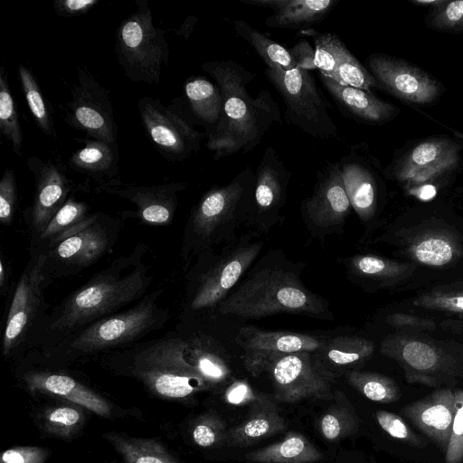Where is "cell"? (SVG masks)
<instances>
[{
	"mask_svg": "<svg viewBox=\"0 0 463 463\" xmlns=\"http://www.w3.org/2000/svg\"><path fill=\"white\" fill-rule=\"evenodd\" d=\"M147 245L115 259L39 319L24 350L43 351L78 329L119 312L147 293L153 277L145 262Z\"/></svg>",
	"mask_w": 463,
	"mask_h": 463,
	"instance_id": "1",
	"label": "cell"
},
{
	"mask_svg": "<svg viewBox=\"0 0 463 463\" xmlns=\"http://www.w3.org/2000/svg\"><path fill=\"white\" fill-rule=\"evenodd\" d=\"M303 266L290 261L280 250H270L252 265L217 311L244 318L290 313L333 320L328 301L303 283Z\"/></svg>",
	"mask_w": 463,
	"mask_h": 463,
	"instance_id": "2",
	"label": "cell"
},
{
	"mask_svg": "<svg viewBox=\"0 0 463 463\" xmlns=\"http://www.w3.org/2000/svg\"><path fill=\"white\" fill-rule=\"evenodd\" d=\"M219 86L222 95V114L206 146L219 160L254 149L266 133L281 123L279 108L271 93L261 90L256 98L247 91L254 74L232 60L211 61L202 64Z\"/></svg>",
	"mask_w": 463,
	"mask_h": 463,
	"instance_id": "3",
	"label": "cell"
},
{
	"mask_svg": "<svg viewBox=\"0 0 463 463\" xmlns=\"http://www.w3.org/2000/svg\"><path fill=\"white\" fill-rule=\"evenodd\" d=\"M256 175L250 165L228 184L213 185L192 207L187 218L180 258L184 272L202 254L236 240L247 224Z\"/></svg>",
	"mask_w": 463,
	"mask_h": 463,
	"instance_id": "4",
	"label": "cell"
},
{
	"mask_svg": "<svg viewBox=\"0 0 463 463\" xmlns=\"http://www.w3.org/2000/svg\"><path fill=\"white\" fill-rule=\"evenodd\" d=\"M249 232L200 255L185 271L181 323L184 327L208 316L227 298L256 262L265 242Z\"/></svg>",
	"mask_w": 463,
	"mask_h": 463,
	"instance_id": "5",
	"label": "cell"
},
{
	"mask_svg": "<svg viewBox=\"0 0 463 463\" xmlns=\"http://www.w3.org/2000/svg\"><path fill=\"white\" fill-rule=\"evenodd\" d=\"M163 291L157 288L130 308L89 324L39 353L46 361L66 364L138 343L170 319L168 308L159 305Z\"/></svg>",
	"mask_w": 463,
	"mask_h": 463,
	"instance_id": "6",
	"label": "cell"
},
{
	"mask_svg": "<svg viewBox=\"0 0 463 463\" xmlns=\"http://www.w3.org/2000/svg\"><path fill=\"white\" fill-rule=\"evenodd\" d=\"M185 347L184 336L176 330L118 349L106 360L124 367L156 396L184 399L212 388L188 362Z\"/></svg>",
	"mask_w": 463,
	"mask_h": 463,
	"instance_id": "7",
	"label": "cell"
},
{
	"mask_svg": "<svg viewBox=\"0 0 463 463\" xmlns=\"http://www.w3.org/2000/svg\"><path fill=\"white\" fill-rule=\"evenodd\" d=\"M122 224L120 217L97 212L63 233L41 253L46 287L82 271L110 253Z\"/></svg>",
	"mask_w": 463,
	"mask_h": 463,
	"instance_id": "8",
	"label": "cell"
},
{
	"mask_svg": "<svg viewBox=\"0 0 463 463\" xmlns=\"http://www.w3.org/2000/svg\"><path fill=\"white\" fill-rule=\"evenodd\" d=\"M137 10L121 21L115 34L117 60L132 81L157 85L169 62L165 32L154 25L146 0H135Z\"/></svg>",
	"mask_w": 463,
	"mask_h": 463,
	"instance_id": "9",
	"label": "cell"
},
{
	"mask_svg": "<svg viewBox=\"0 0 463 463\" xmlns=\"http://www.w3.org/2000/svg\"><path fill=\"white\" fill-rule=\"evenodd\" d=\"M264 74L281 96L287 122L318 139L337 136L328 104L309 71L266 68Z\"/></svg>",
	"mask_w": 463,
	"mask_h": 463,
	"instance_id": "10",
	"label": "cell"
},
{
	"mask_svg": "<svg viewBox=\"0 0 463 463\" xmlns=\"http://www.w3.org/2000/svg\"><path fill=\"white\" fill-rule=\"evenodd\" d=\"M45 288L43 257L30 254L10 299L2 336L4 357L9 358L24 351L33 328L47 312Z\"/></svg>",
	"mask_w": 463,
	"mask_h": 463,
	"instance_id": "11",
	"label": "cell"
},
{
	"mask_svg": "<svg viewBox=\"0 0 463 463\" xmlns=\"http://www.w3.org/2000/svg\"><path fill=\"white\" fill-rule=\"evenodd\" d=\"M142 126L156 149L169 161H184L200 148L206 133L199 131L185 114L165 107L159 99L137 101Z\"/></svg>",
	"mask_w": 463,
	"mask_h": 463,
	"instance_id": "12",
	"label": "cell"
},
{
	"mask_svg": "<svg viewBox=\"0 0 463 463\" xmlns=\"http://www.w3.org/2000/svg\"><path fill=\"white\" fill-rule=\"evenodd\" d=\"M63 111L67 124L86 137L117 144L118 126L110 92L86 68L77 67L71 99Z\"/></svg>",
	"mask_w": 463,
	"mask_h": 463,
	"instance_id": "13",
	"label": "cell"
},
{
	"mask_svg": "<svg viewBox=\"0 0 463 463\" xmlns=\"http://www.w3.org/2000/svg\"><path fill=\"white\" fill-rule=\"evenodd\" d=\"M351 209L339 162H326L317 174L311 195L300 205L307 229L317 238L342 234Z\"/></svg>",
	"mask_w": 463,
	"mask_h": 463,
	"instance_id": "14",
	"label": "cell"
},
{
	"mask_svg": "<svg viewBox=\"0 0 463 463\" xmlns=\"http://www.w3.org/2000/svg\"><path fill=\"white\" fill-rule=\"evenodd\" d=\"M253 198L246 226L260 235L269 233L282 222L291 173L277 150H264L255 171Z\"/></svg>",
	"mask_w": 463,
	"mask_h": 463,
	"instance_id": "15",
	"label": "cell"
},
{
	"mask_svg": "<svg viewBox=\"0 0 463 463\" xmlns=\"http://www.w3.org/2000/svg\"><path fill=\"white\" fill-rule=\"evenodd\" d=\"M26 164L34 177L35 184L32 203L23 213L31 242L45 229L72 194L75 184L61 160H43L32 156Z\"/></svg>",
	"mask_w": 463,
	"mask_h": 463,
	"instance_id": "16",
	"label": "cell"
},
{
	"mask_svg": "<svg viewBox=\"0 0 463 463\" xmlns=\"http://www.w3.org/2000/svg\"><path fill=\"white\" fill-rule=\"evenodd\" d=\"M325 337L290 331H268L254 326L241 327L235 341L242 349L246 370L258 376L279 358L297 352H314Z\"/></svg>",
	"mask_w": 463,
	"mask_h": 463,
	"instance_id": "17",
	"label": "cell"
},
{
	"mask_svg": "<svg viewBox=\"0 0 463 463\" xmlns=\"http://www.w3.org/2000/svg\"><path fill=\"white\" fill-rule=\"evenodd\" d=\"M268 372L274 398L294 403L303 400H330L334 397L331 382L317 369L311 352H297L276 360Z\"/></svg>",
	"mask_w": 463,
	"mask_h": 463,
	"instance_id": "18",
	"label": "cell"
},
{
	"mask_svg": "<svg viewBox=\"0 0 463 463\" xmlns=\"http://www.w3.org/2000/svg\"><path fill=\"white\" fill-rule=\"evenodd\" d=\"M365 64L380 88L404 102L430 104L442 92L440 83L431 75L395 57L373 54Z\"/></svg>",
	"mask_w": 463,
	"mask_h": 463,
	"instance_id": "19",
	"label": "cell"
},
{
	"mask_svg": "<svg viewBox=\"0 0 463 463\" xmlns=\"http://www.w3.org/2000/svg\"><path fill=\"white\" fill-rule=\"evenodd\" d=\"M187 187L188 183L181 181L147 186L124 183L115 177L98 184L94 191L126 199L137 206V211L123 212V216L138 218L148 224L168 225L177 209L178 194Z\"/></svg>",
	"mask_w": 463,
	"mask_h": 463,
	"instance_id": "20",
	"label": "cell"
},
{
	"mask_svg": "<svg viewBox=\"0 0 463 463\" xmlns=\"http://www.w3.org/2000/svg\"><path fill=\"white\" fill-rule=\"evenodd\" d=\"M381 351L401 364L409 383L436 386L440 376L453 373V363L426 341L389 336L382 342Z\"/></svg>",
	"mask_w": 463,
	"mask_h": 463,
	"instance_id": "21",
	"label": "cell"
},
{
	"mask_svg": "<svg viewBox=\"0 0 463 463\" xmlns=\"http://www.w3.org/2000/svg\"><path fill=\"white\" fill-rule=\"evenodd\" d=\"M459 149L447 138L424 140L392 167V175L409 189L429 184L457 166Z\"/></svg>",
	"mask_w": 463,
	"mask_h": 463,
	"instance_id": "22",
	"label": "cell"
},
{
	"mask_svg": "<svg viewBox=\"0 0 463 463\" xmlns=\"http://www.w3.org/2000/svg\"><path fill=\"white\" fill-rule=\"evenodd\" d=\"M401 412L446 452L455 413L454 391L438 389L407 404Z\"/></svg>",
	"mask_w": 463,
	"mask_h": 463,
	"instance_id": "23",
	"label": "cell"
},
{
	"mask_svg": "<svg viewBox=\"0 0 463 463\" xmlns=\"http://www.w3.org/2000/svg\"><path fill=\"white\" fill-rule=\"evenodd\" d=\"M23 381L33 392L52 394L86 408L101 417L110 416L111 406L102 396L68 374L31 370L23 374Z\"/></svg>",
	"mask_w": 463,
	"mask_h": 463,
	"instance_id": "24",
	"label": "cell"
},
{
	"mask_svg": "<svg viewBox=\"0 0 463 463\" xmlns=\"http://www.w3.org/2000/svg\"><path fill=\"white\" fill-rule=\"evenodd\" d=\"M374 352V344L359 335H339L325 338L312 352L317 369L333 383L354 367L364 362Z\"/></svg>",
	"mask_w": 463,
	"mask_h": 463,
	"instance_id": "25",
	"label": "cell"
},
{
	"mask_svg": "<svg viewBox=\"0 0 463 463\" xmlns=\"http://www.w3.org/2000/svg\"><path fill=\"white\" fill-rule=\"evenodd\" d=\"M339 164L352 208L362 222L370 221L378 204V183L370 163L353 147Z\"/></svg>",
	"mask_w": 463,
	"mask_h": 463,
	"instance_id": "26",
	"label": "cell"
},
{
	"mask_svg": "<svg viewBox=\"0 0 463 463\" xmlns=\"http://www.w3.org/2000/svg\"><path fill=\"white\" fill-rule=\"evenodd\" d=\"M320 79L330 96L345 115L365 124H383L392 118L397 108L372 92L341 84L327 76Z\"/></svg>",
	"mask_w": 463,
	"mask_h": 463,
	"instance_id": "27",
	"label": "cell"
},
{
	"mask_svg": "<svg viewBox=\"0 0 463 463\" xmlns=\"http://www.w3.org/2000/svg\"><path fill=\"white\" fill-rule=\"evenodd\" d=\"M286 428L287 421L277 405L268 396L260 394L250 404L247 416L228 430L224 445L246 447L282 432Z\"/></svg>",
	"mask_w": 463,
	"mask_h": 463,
	"instance_id": "28",
	"label": "cell"
},
{
	"mask_svg": "<svg viewBox=\"0 0 463 463\" xmlns=\"http://www.w3.org/2000/svg\"><path fill=\"white\" fill-rule=\"evenodd\" d=\"M178 332L185 338L188 362L212 388L224 384L231 379L228 354L215 338L201 332Z\"/></svg>",
	"mask_w": 463,
	"mask_h": 463,
	"instance_id": "29",
	"label": "cell"
},
{
	"mask_svg": "<svg viewBox=\"0 0 463 463\" xmlns=\"http://www.w3.org/2000/svg\"><path fill=\"white\" fill-rule=\"evenodd\" d=\"M80 144L69 158L68 165L74 172L101 184L118 174V151L117 144L94 138H75Z\"/></svg>",
	"mask_w": 463,
	"mask_h": 463,
	"instance_id": "30",
	"label": "cell"
},
{
	"mask_svg": "<svg viewBox=\"0 0 463 463\" xmlns=\"http://www.w3.org/2000/svg\"><path fill=\"white\" fill-rule=\"evenodd\" d=\"M184 97L194 124L205 128L212 137L222 114V95L217 84L203 76H192L184 84Z\"/></svg>",
	"mask_w": 463,
	"mask_h": 463,
	"instance_id": "31",
	"label": "cell"
},
{
	"mask_svg": "<svg viewBox=\"0 0 463 463\" xmlns=\"http://www.w3.org/2000/svg\"><path fill=\"white\" fill-rule=\"evenodd\" d=\"M245 458L254 463H315L323 455L302 433L289 431L279 442L247 453Z\"/></svg>",
	"mask_w": 463,
	"mask_h": 463,
	"instance_id": "32",
	"label": "cell"
},
{
	"mask_svg": "<svg viewBox=\"0 0 463 463\" xmlns=\"http://www.w3.org/2000/svg\"><path fill=\"white\" fill-rule=\"evenodd\" d=\"M339 0H284L281 8L265 20L278 29H303L322 21Z\"/></svg>",
	"mask_w": 463,
	"mask_h": 463,
	"instance_id": "33",
	"label": "cell"
},
{
	"mask_svg": "<svg viewBox=\"0 0 463 463\" xmlns=\"http://www.w3.org/2000/svg\"><path fill=\"white\" fill-rule=\"evenodd\" d=\"M460 249L456 239L441 231L429 232L415 239L408 253L415 261L431 267H442L458 257Z\"/></svg>",
	"mask_w": 463,
	"mask_h": 463,
	"instance_id": "34",
	"label": "cell"
},
{
	"mask_svg": "<svg viewBox=\"0 0 463 463\" xmlns=\"http://www.w3.org/2000/svg\"><path fill=\"white\" fill-rule=\"evenodd\" d=\"M90 208L87 203L71 194L45 229L30 242V254L44 252L63 233L86 220L90 214Z\"/></svg>",
	"mask_w": 463,
	"mask_h": 463,
	"instance_id": "35",
	"label": "cell"
},
{
	"mask_svg": "<svg viewBox=\"0 0 463 463\" xmlns=\"http://www.w3.org/2000/svg\"><path fill=\"white\" fill-rule=\"evenodd\" d=\"M342 263L350 278L357 281L390 282L410 270L408 265L371 254L345 258Z\"/></svg>",
	"mask_w": 463,
	"mask_h": 463,
	"instance_id": "36",
	"label": "cell"
},
{
	"mask_svg": "<svg viewBox=\"0 0 463 463\" xmlns=\"http://www.w3.org/2000/svg\"><path fill=\"white\" fill-rule=\"evenodd\" d=\"M126 463H180L165 447L152 439L123 436L116 432L104 434Z\"/></svg>",
	"mask_w": 463,
	"mask_h": 463,
	"instance_id": "37",
	"label": "cell"
},
{
	"mask_svg": "<svg viewBox=\"0 0 463 463\" xmlns=\"http://www.w3.org/2000/svg\"><path fill=\"white\" fill-rule=\"evenodd\" d=\"M233 28L239 37L253 47L267 68H281L285 71L297 68L289 49L261 33L246 21L235 20Z\"/></svg>",
	"mask_w": 463,
	"mask_h": 463,
	"instance_id": "38",
	"label": "cell"
},
{
	"mask_svg": "<svg viewBox=\"0 0 463 463\" xmlns=\"http://www.w3.org/2000/svg\"><path fill=\"white\" fill-rule=\"evenodd\" d=\"M18 77L28 108L39 129L46 136L56 137L52 109L45 99L37 80L24 64L17 68Z\"/></svg>",
	"mask_w": 463,
	"mask_h": 463,
	"instance_id": "39",
	"label": "cell"
},
{
	"mask_svg": "<svg viewBox=\"0 0 463 463\" xmlns=\"http://www.w3.org/2000/svg\"><path fill=\"white\" fill-rule=\"evenodd\" d=\"M345 376L353 388L373 402L390 403L401 397L399 385L385 375L354 369L346 373Z\"/></svg>",
	"mask_w": 463,
	"mask_h": 463,
	"instance_id": "40",
	"label": "cell"
},
{
	"mask_svg": "<svg viewBox=\"0 0 463 463\" xmlns=\"http://www.w3.org/2000/svg\"><path fill=\"white\" fill-rule=\"evenodd\" d=\"M82 408L72 402L47 407L41 418L44 431L56 438L71 439L83 426Z\"/></svg>",
	"mask_w": 463,
	"mask_h": 463,
	"instance_id": "41",
	"label": "cell"
},
{
	"mask_svg": "<svg viewBox=\"0 0 463 463\" xmlns=\"http://www.w3.org/2000/svg\"><path fill=\"white\" fill-rule=\"evenodd\" d=\"M0 131L11 144L13 152L21 156L24 140L23 129L15 100L9 88L8 74L4 66L0 68Z\"/></svg>",
	"mask_w": 463,
	"mask_h": 463,
	"instance_id": "42",
	"label": "cell"
},
{
	"mask_svg": "<svg viewBox=\"0 0 463 463\" xmlns=\"http://www.w3.org/2000/svg\"><path fill=\"white\" fill-rule=\"evenodd\" d=\"M357 428L358 418L347 401L345 403L333 404L319 420L321 434L329 441L351 435Z\"/></svg>",
	"mask_w": 463,
	"mask_h": 463,
	"instance_id": "43",
	"label": "cell"
},
{
	"mask_svg": "<svg viewBox=\"0 0 463 463\" xmlns=\"http://www.w3.org/2000/svg\"><path fill=\"white\" fill-rule=\"evenodd\" d=\"M302 33L310 36L315 43L316 66L319 73L331 79L335 78L339 57L346 47L338 35L332 33H318L305 29Z\"/></svg>",
	"mask_w": 463,
	"mask_h": 463,
	"instance_id": "44",
	"label": "cell"
},
{
	"mask_svg": "<svg viewBox=\"0 0 463 463\" xmlns=\"http://www.w3.org/2000/svg\"><path fill=\"white\" fill-rule=\"evenodd\" d=\"M335 80L341 84L370 91L380 88L370 71L345 47L338 61Z\"/></svg>",
	"mask_w": 463,
	"mask_h": 463,
	"instance_id": "45",
	"label": "cell"
},
{
	"mask_svg": "<svg viewBox=\"0 0 463 463\" xmlns=\"http://www.w3.org/2000/svg\"><path fill=\"white\" fill-rule=\"evenodd\" d=\"M227 431L224 421L217 414L207 412L195 420L192 438L196 445L210 448L224 444Z\"/></svg>",
	"mask_w": 463,
	"mask_h": 463,
	"instance_id": "46",
	"label": "cell"
},
{
	"mask_svg": "<svg viewBox=\"0 0 463 463\" xmlns=\"http://www.w3.org/2000/svg\"><path fill=\"white\" fill-rule=\"evenodd\" d=\"M454 396L455 413L445 452L446 463H461L463 460V390H455Z\"/></svg>",
	"mask_w": 463,
	"mask_h": 463,
	"instance_id": "47",
	"label": "cell"
},
{
	"mask_svg": "<svg viewBox=\"0 0 463 463\" xmlns=\"http://www.w3.org/2000/svg\"><path fill=\"white\" fill-rule=\"evenodd\" d=\"M430 26L443 32L463 30V0L444 1L435 7Z\"/></svg>",
	"mask_w": 463,
	"mask_h": 463,
	"instance_id": "48",
	"label": "cell"
},
{
	"mask_svg": "<svg viewBox=\"0 0 463 463\" xmlns=\"http://www.w3.org/2000/svg\"><path fill=\"white\" fill-rule=\"evenodd\" d=\"M18 193L15 173L6 168L0 180V222L10 226L17 209Z\"/></svg>",
	"mask_w": 463,
	"mask_h": 463,
	"instance_id": "49",
	"label": "cell"
},
{
	"mask_svg": "<svg viewBox=\"0 0 463 463\" xmlns=\"http://www.w3.org/2000/svg\"><path fill=\"white\" fill-rule=\"evenodd\" d=\"M418 307L463 313V291H431L415 298Z\"/></svg>",
	"mask_w": 463,
	"mask_h": 463,
	"instance_id": "50",
	"label": "cell"
},
{
	"mask_svg": "<svg viewBox=\"0 0 463 463\" xmlns=\"http://www.w3.org/2000/svg\"><path fill=\"white\" fill-rule=\"evenodd\" d=\"M375 419L382 430L393 439L410 446H422V440L397 414L381 410L375 412Z\"/></svg>",
	"mask_w": 463,
	"mask_h": 463,
	"instance_id": "51",
	"label": "cell"
},
{
	"mask_svg": "<svg viewBox=\"0 0 463 463\" xmlns=\"http://www.w3.org/2000/svg\"><path fill=\"white\" fill-rule=\"evenodd\" d=\"M49 451L41 447H14L3 452L0 463H44Z\"/></svg>",
	"mask_w": 463,
	"mask_h": 463,
	"instance_id": "52",
	"label": "cell"
},
{
	"mask_svg": "<svg viewBox=\"0 0 463 463\" xmlns=\"http://www.w3.org/2000/svg\"><path fill=\"white\" fill-rule=\"evenodd\" d=\"M259 396L244 380L233 382L224 392V400L232 405L251 404Z\"/></svg>",
	"mask_w": 463,
	"mask_h": 463,
	"instance_id": "53",
	"label": "cell"
},
{
	"mask_svg": "<svg viewBox=\"0 0 463 463\" xmlns=\"http://www.w3.org/2000/svg\"><path fill=\"white\" fill-rule=\"evenodd\" d=\"M99 2V0H55L52 6L59 16L75 17L86 14Z\"/></svg>",
	"mask_w": 463,
	"mask_h": 463,
	"instance_id": "54",
	"label": "cell"
},
{
	"mask_svg": "<svg viewBox=\"0 0 463 463\" xmlns=\"http://www.w3.org/2000/svg\"><path fill=\"white\" fill-rule=\"evenodd\" d=\"M289 52L297 68L309 71L317 69L316 51L306 40L298 41Z\"/></svg>",
	"mask_w": 463,
	"mask_h": 463,
	"instance_id": "55",
	"label": "cell"
},
{
	"mask_svg": "<svg viewBox=\"0 0 463 463\" xmlns=\"http://www.w3.org/2000/svg\"><path fill=\"white\" fill-rule=\"evenodd\" d=\"M386 321L395 327H412L432 330L436 326L435 322L432 320L404 313H392L387 317Z\"/></svg>",
	"mask_w": 463,
	"mask_h": 463,
	"instance_id": "56",
	"label": "cell"
},
{
	"mask_svg": "<svg viewBox=\"0 0 463 463\" xmlns=\"http://www.w3.org/2000/svg\"><path fill=\"white\" fill-rule=\"evenodd\" d=\"M410 192L420 200L429 201L436 195L437 190L433 184H426L411 188Z\"/></svg>",
	"mask_w": 463,
	"mask_h": 463,
	"instance_id": "57",
	"label": "cell"
},
{
	"mask_svg": "<svg viewBox=\"0 0 463 463\" xmlns=\"http://www.w3.org/2000/svg\"><path fill=\"white\" fill-rule=\"evenodd\" d=\"M197 21L198 19L194 15L187 16L180 27L175 30V34L184 39L189 38L195 24H197Z\"/></svg>",
	"mask_w": 463,
	"mask_h": 463,
	"instance_id": "58",
	"label": "cell"
},
{
	"mask_svg": "<svg viewBox=\"0 0 463 463\" xmlns=\"http://www.w3.org/2000/svg\"><path fill=\"white\" fill-rule=\"evenodd\" d=\"M9 270L7 262H5L4 257H1L0 260V293L2 296L8 293L9 289Z\"/></svg>",
	"mask_w": 463,
	"mask_h": 463,
	"instance_id": "59",
	"label": "cell"
},
{
	"mask_svg": "<svg viewBox=\"0 0 463 463\" xmlns=\"http://www.w3.org/2000/svg\"><path fill=\"white\" fill-rule=\"evenodd\" d=\"M445 0H415L414 4L422 5H431L433 7L439 6L444 3Z\"/></svg>",
	"mask_w": 463,
	"mask_h": 463,
	"instance_id": "60",
	"label": "cell"
},
{
	"mask_svg": "<svg viewBox=\"0 0 463 463\" xmlns=\"http://www.w3.org/2000/svg\"><path fill=\"white\" fill-rule=\"evenodd\" d=\"M451 131L453 132V134H454L457 137H458V138H460L461 140H463V133H462V132H459V131H458V130H454V129H451Z\"/></svg>",
	"mask_w": 463,
	"mask_h": 463,
	"instance_id": "61",
	"label": "cell"
}]
</instances>
